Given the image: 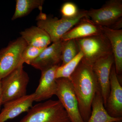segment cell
I'll return each mask as SVG.
<instances>
[{
  "label": "cell",
  "instance_id": "12",
  "mask_svg": "<svg viewBox=\"0 0 122 122\" xmlns=\"http://www.w3.org/2000/svg\"><path fill=\"white\" fill-rule=\"evenodd\" d=\"M59 66H53L41 72L39 85L34 93L35 102L47 100L56 95L57 84L55 75Z\"/></svg>",
  "mask_w": 122,
  "mask_h": 122
},
{
  "label": "cell",
  "instance_id": "22",
  "mask_svg": "<svg viewBox=\"0 0 122 122\" xmlns=\"http://www.w3.org/2000/svg\"><path fill=\"white\" fill-rule=\"evenodd\" d=\"M79 11L76 5L71 2L64 3L61 10L62 17L66 18L74 17L77 15Z\"/></svg>",
  "mask_w": 122,
  "mask_h": 122
},
{
  "label": "cell",
  "instance_id": "11",
  "mask_svg": "<svg viewBox=\"0 0 122 122\" xmlns=\"http://www.w3.org/2000/svg\"><path fill=\"white\" fill-rule=\"evenodd\" d=\"M64 42L61 40L46 48L30 65L41 72L53 66H59Z\"/></svg>",
  "mask_w": 122,
  "mask_h": 122
},
{
  "label": "cell",
  "instance_id": "10",
  "mask_svg": "<svg viewBox=\"0 0 122 122\" xmlns=\"http://www.w3.org/2000/svg\"><path fill=\"white\" fill-rule=\"evenodd\" d=\"M110 90L105 109L114 118H122V87L116 72L114 64L112 67L110 76Z\"/></svg>",
  "mask_w": 122,
  "mask_h": 122
},
{
  "label": "cell",
  "instance_id": "23",
  "mask_svg": "<svg viewBox=\"0 0 122 122\" xmlns=\"http://www.w3.org/2000/svg\"><path fill=\"white\" fill-rule=\"evenodd\" d=\"M122 18H121L108 28L114 30H120L122 29Z\"/></svg>",
  "mask_w": 122,
  "mask_h": 122
},
{
  "label": "cell",
  "instance_id": "13",
  "mask_svg": "<svg viewBox=\"0 0 122 122\" xmlns=\"http://www.w3.org/2000/svg\"><path fill=\"white\" fill-rule=\"evenodd\" d=\"M34 93L11 100L4 104L0 113V122L12 119L24 112H28L35 102Z\"/></svg>",
  "mask_w": 122,
  "mask_h": 122
},
{
  "label": "cell",
  "instance_id": "8",
  "mask_svg": "<svg viewBox=\"0 0 122 122\" xmlns=\"http://www.w3.org/2000/svg\"><path fill=\"white\" fill-rule=\"evenodd\" d=\"M87 16L95 24L109 27L122 16V0H109L100 8L87 10Z\"/></svg>",
  "mask_w": 122,
  "mask_h": 122
},
{
  "label": "cell",
  "instance_id": "25",
  "mask_svg": "<svg viewBox=\"0 0 122 122\" xmlns=\"http://www.w3.org/2000/svg\"><path fill=\"white\" fill-rule=\"evenodd\" d=\"M122 122V120H120V121H118V122Z\"/></svg>",
  "mask_w": 122,
  "mask_h": 122
},
{
  "label": "cell",
  "instance_id": "16",
  "mask_svg": "<svg viewBox=\"0 0 122 122\" xmlns=\"http://www.w3.org/2000/svg\"><path fill=\"white\" fill-rule=\"evenodd\" d=\"M20 34L28 45L45 48L52 42L48 33L37 26H32L26 29L21 32Z\"/></svg>",
  "mask_w": 122,
  "mask_h": 122
},
{
  "label": "cell",
  "instance_id": "18",
  "mask_svg": "<svg viewBox=\"0 0 122 122\" xmlns=\"http://www.w3.org/2000/svg\"><path fill=\"white\" fill-rule=\"evenodd\" d=\"M14 14L12 18V20L25 16L33 10L39 9H42L44 0H16Z\"/></svg>",
  "mask_w": 122,
  "mask_h": 122
},
{
  "label": "cell",
  "instance_id": "20",
  "mask_svg": "<svg viewBox=\"0 0 122 122\" xmlns=\"http://www.w3.org/2000/svg\"><path fill=\"white\" fill-rule=\"evenodd\" d=\"M80 51L79 48L75 39L64 41L61 56V65H65L77 56Z\"/></svg>",
  "mask_w": 122,
  "mask_h": 122
},
{
  "label": "cell",
  "instance_id": "21",
  "mask_svg": "<svg viewBox=\"0 0 122 122\" xmlns=\"http://www.w3.org/2000/svg\"><path fill=\"white\" fill-rule=\"evenodd\" d=\"M46 48H38L27 45L21 54V58L24 63L30 65Z\"/></svg>",
  "mask_w": 122,
  "mask_h": 122
},
{
  "label": "cell",
  "instance_id": "15",
  "mask_svg": "<svg viewBox=\"0 0 122 122\" xmlns=\"http://www.w3.org/2000/svg\"><path fill=\"white\" fill-rule=\"evenodd\" d=\"M103 33L109 39L114 59V66L118 77L122 72V30H114L102 26Z\"/></svg>",
  "mask_w": 122,
  "mask_h": 122
},
{
  "label": "cell",
  "instance_id": "5",
  "mask_svg": "<svg viewBox=\"0 0 122 122\" xmlns=\"http://www.w3.org/2000/svg\"><path fill=\"white\" fill-rule=\"evenodd\" d=\"M23 64L1 80L3 105L27 95L26 88L29 77L24 69Z\"/></svg>",
  "mask_w": 122,
  "mask_h": 122
},
{
  "label": "cell",
  "instance_id": "3",
  "mask_svg": "<svg viewBox=\"0 0 122 122\" xmlns=\"http://www.w3.org/2000/svg\"><path fill=\"white\" fill-rule=\"evenodd\" d=\"M87 10H79L77 15L71 18L47 16L41 11L37 18V26L46 31L51 38V41L56 42L61 40L63 35L77 25L81 20L87 16Z\"/></svg>",
  "mask_w": 122,
  "mask_h": 122
},
{
  "label": "cell",
  "instance_id": "4",
  "mask_svg": "<svg viewBox=\"0 0 122 122\" xmlns=\"http://www.w3.org/2000/svg\"><path fill=\"white\" fill-rule=\"evenodd\" d=\"M75 41L83 53L81 61L89 65L92 66L98 59L113 54L109 39L103 33Z\"/></svg>",
  "mask_w": 122,
  "mask_h": 122
},
{
  "label": "cell",
  "instance_id": "24",
  "mask_svg": "<svg viewBox=\"0 0 122 122\" xmlns=\"http://www.w3.org/2000/svg\"><path fill=\"white\" fill-rule=\"evenodd\" d=\"M1 79H0V111L1 105H3V104H2V97L1 84Z\"/></svg>",
  "mask_w": 122,
  "mask_h": 122
},
{
  "label": "cell",
  "instance_id": "7",
  "mask_svg": "<svg viewBox=\"0 0 122 122\" xmlns=\"http://www.w3.org/2000/svg\"><path fill=\"white\" fill-rule=\"evenodd\" d=\"M56 95L65 110L71 122H84L82 118L78 102L71 82L69 78L56 79Z\"/></svg>",
  "mask_w": 122,
  "mask_h": 122
},
{
  "label": "cell",
  "instance_id": "14",
  "mask_svg": "<svg viewBox=\"0 0 122 122\" xmlns=\"http://www.w3.org/2000/svg\"><path fill=\"white\" fill-rule=\"evenodd\" d=\"M102 33V26L95 24L89 18H84L63 35L61 40L64 41L71 39L75 40L98 35Z\"/></svg>",
  "mask_w": 122,
  "mask_h": 122
},
{
  "label": "cell",
  "instance_id": "19",
  "mask_svg": "<svg viewBox=\"0 0 122 122\" xmlns=\"http://www.w3.org/2000/svg\"><path fill=\"white\" fill-rule=\"evenodd\" d=\"M83 56V53L80 51L77 56L71 61L65 65L59 66L56 71V79L69 78L81 62Z\"/></svg>",
  "mask_w": 122,
  "mask_h": 122
},
{
  "label": "cell",
  "instance_id": "17",
  "mask_svg": "<svg viewBox=\"0 0 122 122\" xmlns=\"http://www.w3.org/2000/svg\"><path fill=\"white\" fill-rule=\"evenodd\" d=\"M121 120L122 118L113 117L107 112L99 90L92 102L91 114L87 122H116Z\"/></svg>",
  "mask_w": 122,
  "mask_h": 122
},
{
  "label": "cell",
  "instance_id": "9",
  "mask_svg": "<svg viewBox=\"0 0 122 122\" xmlns=\"http://www.w3.org/2000/svg\"><path fill=\"white\" fill-rule=\"evenodd\" d=\"M114 63L113 55L111 54L98 59L92 66L99 85L105 107L110 90V76Z\"/></svg>",
  "mask_w": 122,
  "mask_h": 122
},
{
  "label": "cell",
  "instance_id": "2",
  "mask_svg": "<svg viewBox=\"0 0 122 122\" xmlns=\"http://www.w3.org/2000/svg\"><path fill=\"white\" fill-rule=\"evenodd\" d=\"M19 122H71L59 100H49L32 106Z\"/></svg>",
  "mask_w": 122,
  "mask_h": 122
},
{
  "label": "cell",
  "instance_id": "6",
  "mask_svg": "<svg viewBox=\"0 0 122 122\" xmlns=\"http://www.w3.org/2000/svg\"><path fill=\"white\" fill-rule=\"evenodd\" d=\"M27 45L21 37L10 42L0 50V79L10 73L21 64L24 63L21 54Z\"/></svg>",
  "mask_w": 122,
  "mask_h": 122
},
{
  "label": "cell",
  "instance_id": "1",
  "mask_svg": "<svg viewBox=\"0 0 122 122\" xmlns=\"http://www.w3.org/2000/svg\"><path fill=\"white\" fill-rule=\"evenodd\" d=\"M69 79L76 95L81 116L84 122H87L91 114L92 102L100 90L92 66L81 61Z\"/></svg>",
  "mask_w": 122,
  "mask_h": 122
}]
</instances>
